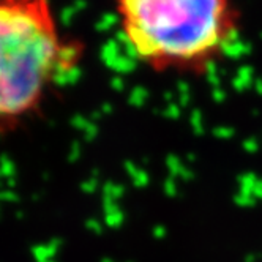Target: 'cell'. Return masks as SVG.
<instances>
[{"label": "cell", "mask_w": 262, "mask_h": 262, "mask_svg": "<svg viewBox=\"0 0 262 262\" xmlns=\"http://www.w3.org/2000/svg\"><path fill=\"white\" fill-rule=\"evenodd\" d=\"M84 57L52 0H0V136L40 119Z\"/></svg>", "instance_id": "obj_1"}, {"label": "cell", "mask_w": 262, "mask_h": 262, "mask_svg": "<svg viewBox=\"0 0 262 262\" xmlns=\"http://www.w3.org/2000/svg\"><path fill=\"white\" fill-rule=\"evenodd\" d=\"M133 59L157 74L202 76L237 43V0H112Z\"/></svg>", "instance_id": "obj_2"}]
</instances>
